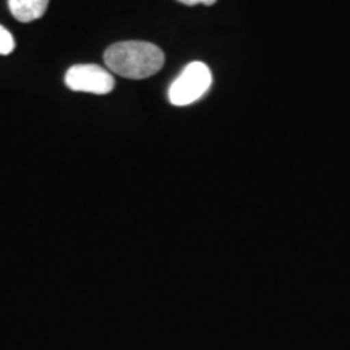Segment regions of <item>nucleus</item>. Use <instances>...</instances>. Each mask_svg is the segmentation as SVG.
I'll return each instance as SVG.
<instances>
[{"mask_svg":"<svg viewBox=\"0 0 350 350\" xmlns=\"http://www.w3.org/2000/svg\"><path fill=\"white\" fill-rule=\"evenodd\" d=\"M164 52L159 47L143 41L117 42L104 52V62L109 72L130 80L156 75L164 67Z\"/></svg>","mask_w":350,"mask_h":350,"instance_id":"obj_1","label":"nucleus"},{"mask_svg":"<svg viewBox=\"0 0 350 350\" xmlns=\"http://www.w3.org/2000/svg\"><path fill=\"white\" fill-rule=\"evenodd\" d=\"M15 51V39L5 26L0 25V55H8Z\"/></svg>","mask_w":350,"mask_h":350,"instance_id":"obj_5","label":"nucleus"},{"mask_svg":"<svg viewBox=\"0 0 350 350\" xmlns=\"http://www.w3.org/2000/svg\"><path fill=\"white\" fill-rule=\"evenodd\" d=\"M65 85L72 91L91 94H107L116 86L112 73L94 64L73 65L65 73Z\"/></svg>","mask_w":350,"mask_h":350,"instance_id":"obj_3","label":"nucleus"},{"mask_svg":"<svg viewBox=\"0 0 350 350\" xmlns=\"http://www.w3.org/2000/svg\"><path fill=\"white\" fill-rule=\"evenodd\" d=\"M211 70L203 62L188 64L169 88V100L174 106H188L203 98L211 88Z\"/></svg>","mask_w":350,"mask_h":350,"instance_id":"obj_2","label":"nucleus"},{"mask_svg":"<svg viewBox=\"0 0 350 350\" xmlns=\"http://www.w3.org/2000/svg\"><path fill=\"white\" fill-rule=\"evenodd\" d=\"M178 2L183 3V5L187 7H193V5H214L216 3V0H178Z\"/></svg>","mask_w":350,"mask_h":350,"instance_id":"obj_6","label":"nucleus"},{"mask_svg":"<svg viewBox=\"0 0 350 350\" xmlns=\"http://www.w3.org/2000/svg\"><path fill=\"white\" fill-rule=\"evenodd\" d=\"M51 0H8V10L21 23L42 18Z\"/></svg>","mask_w":350,"mask_h":350,"instance_id":"obj_4","label":"nucleus"}]
</instances>
